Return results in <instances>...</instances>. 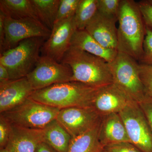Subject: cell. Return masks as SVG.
Here are the masks:
<instances>
[{"mask_svg":"<svg viewBox=\"0 0 152 152\" xmlns=\"http://www.w3.org/2000/svg\"><path fill=\"white\" fill-rule=\"evenodd\" d=\"M80 1L61 0L55 23L75 16Z\"/></svg>","mask_w":152,"mask_h":152,"instance_id":"cell-23","label":"cell"},{"mask_svg":"<svg viewBox=\"0 0 152 152\" xmlns=\"http://www.w3.org/2000/svg\"><path fill=\"white\" fill-rule=\"evenodd\" d=\"M140 77L146 95L152 98V66L139 64Z\"/></svg>","mask_w":152,"mask_h":152,"instance_id":"cell-25","label":"cell"},{"mask_svg":"<svg viewBox=\"0 0 152 152\" xmlns=\"http://www.w3.org/2000/svg\"><path fill=\"white\" fill-rule=\"evenodd\" d=\"M99 138L104 147L122 142H131L119 113L111 114L102 117Z\"/></svg>","mask_w":152,"mask_h":152,"instance_id":"cell-16","label":"cell"},{"mask_svg":"<svg viewBox=\"0 0 152 152\" xmlns=\"http://www.w3.org/2000/svg\"><path fill=\"white\" fill-rule=\"evenodd\" d=\"M118 52L139 61L143 53L146 25L138 2L121 0L118 16Z\"/></svg>","mask_w":152,"mask_h":152,"instance_id":"cell-1","label":"cell"},{"mask_svg":"<svg viewBox=\"0 0 152 152\" xmlns=\"http://www.w3.org/2000/svg\"><path fill=\"white\" fill-rule=\"evenodd\" d=\"M36 152H58L46 143H41L38 145Z\"/></svg>","mask_w":152,"mask_h":152,"instance_id":"cell-33","label":"cell"},{"mask_svg":"<svg viewBox=\"0 0 152 152\" xmlns=\"http://www.w3.org/2000/svg\"><path fill=\"white\" fill-rule=\"evenodd\" d=\"M0 12L12 19L32 18L39 20L31 0H1Z\"/></svg>","mask_w":152,"mask_h":152,"instance_id":"cell-20","label":"cell"},{"mask_svg":"<svg viewBox=\"0 0 152 152\" xmlns=\"http://www.w3.org/2000/svg\"><path fill=\"white\" fill-rule=\"evenodd\" d=\"M39 20L52 31L58 14L61 0H31Z\"/></svg>","mask_w":152,"mask_h":152,"instance_id":"cell-21","label":"cell"},{"mask_svg":"<svg viewBox=\"0 0 152 152\" xmlns=\"http://www.w3.org/2000/svg\"><path fill=\"white\" fill-rule=\"evenodd\" d=\"M45 39L30 38L1 54L0 64L8 72L10 80L25 77L31 72L39 58V53Z\"/></svg>","mask_w":152,"mask_h":152,"instance_id":"cell-4","label":"cell"},{"mask_svg":"<svg viewBox=\"0 0 152 152\" xmlns=\"http://www.w3.org/2000/svg\"><path fill=\"white\" fill-rule=\"evenodd\" d=\"M60 110L29 97L23 103L0 115L11 125L28 129H43L56 118Z\"/></svg>","mask_w":152,"mask_h":152,"instance_id":"cell-5","label":"cell"},{"mask_svg":"<svg viewBox=\"0 0 152 152\" xmlns=\"http://www.w3.org/2000/svg\"><path fill=\"white\" fill-rule=\"evenodd\" d=\"M139 63L152 66V29L147 26L143 47V53Z\"/></svg>","mask_w":152,"mask_h":152,"instance_id":"cell-26","label":"cell"},{"mask_svg":"<svg viewBox=\"0 0 152 152\" xmlns=\"http://www.w3.org/2000/svg\"><path fill=\"white\" fill-rule=\"evenodd\" d=\"M119 114L131 142L142 152H152V131L139 104L133 102Z\"/></svg>","mask_w":152,"mask_h":152,"instance_id":"cell-7","label":"cell"},{"mask_svg":"<svg viewBox=\"0 0 152 152\" xmlns=\"http://www.w3.org/2000/svg\"><path fill=\"white\" fill-rule=\"evenodd\" d=\"M99 88L80 82H65L35 91L30 98L60 109L91 107L93 99Z\"/></svg>","mask_w":152,"mask_h":152,"instance_id":"cell-3","label":"cell"},{"mask_svg":"<svg viewBox=\"0 0 152 152\" xmlns=\"http://www.w3.org/2000/svg\"><path fill=\"white\" fill-rule=\"evenodd\" d=\"M138 103L143 112L152 131V98L146 95L141 102Z\"/></svg>","mask_w":152,"mask_h":152,"instance_id":"cell-30","label":"cell"},{"mask_svg":"<svg viewBox=\"0 0 152 152\" xmlns=\"http://www.w3.org/2000/svg\"><path fill=\"white\" fill-rule=\"evenodd\" d=\"M42 142L43 129L12 125L10 134L5 148L10 152H36L38 145Z\"/></svg>","mask_w":152,"mask_h":152,"instance_id":"cell-15","label":"cell"},{"mask_svg":"<svg viewBox=\"0 0 152 152\" xmlns=\"http://www.w3.org/2000/svg\"><path fill=\"white\" fill-rule=\"evenodd\" d=\"M102 152H107L105 150H104V149L103 150V151H102Z\"/></svg>","mask_w":152,"mask_h":152,"instance_id":"cell-36","label":"cell"},{"mask_svg":"<svg viewBox=\"0 0 152 152\" xmlns=\"http://www.w3.org/2000/svg\"><path fill=\"white\" fill-rule=\"evenodd\" d=\"M71 46L102 58L108 63L115 59L118 53L117 50L104 48L86 30H76L71 40Z\"/></svg>","mask_w":152,"mask_h":152,"instance_id":"cell-17","label":"cell"},{"mask_svg":"<svg viewBox=\"0 0 152 152\" xmlns=\"http://www.w3.org/2000/svg\"><path fill=\"white\" fill-rule=\"evenodd\" d=\"M109 64L113 83L135 102H141L146 95L140 78L138 61L118 52L115 59Z\"/></svg>","mask_w":152,"mask_h":152,"instance_id":"cell-6","label":"cell"},{"mask_svg":"<svg viewBox=\"0 0 152 152\" xmlns=\"http://www.w3.org/2000/svg\"><path fill=\"white\" fill-rule=\"evenodd\" d=\"M12 125L0 115V148H5L10 134Z\"/></svg>","mask_w":152,"mask_h":152,"instance_id":"cell-28","label":"cell"},{"mask_svg":"<svg viewBox=\"0 0 152 152\" xmlns=\"http://www.w3.org/2000/svg\"><path fill=\"white\" fill-rule=\"evenodd\" d=\"M72 71V81L100 88L113 83L109 64L105 60L71 46L61 62Z\"/></svg>","mask_w":152,"mask_h":152,"instance_id":"cell-2","label":"cell"},{"mask_svg":"<svg viewBox=\"0 0 152 152\" xmlns=\"http://www.w3.org/2000/svg\"><path fill=\"white\" fill-rule=\"evenodd\" d=\"M138 3L146 26L152 28V5L146 1Z\"/></svg>","mask_w":152,"mask_h":152,"instance_id":"cell-29","label":"cell"},{"mask_svg":"<svg viewBox=\"0 0 152 152\" xmlns=\"http://www.w3.org/2000/svg\"><path fill=\"white\" fill-rule=\"evenodd\" d=\"M44 142L58 152H67L72 137L56 119L43 129Z\"/></svg>","mask_w":152,"mask_h":152,"instance_id":"cell-18","label":"cell"},{"mask_svg":"<svg viewBox=\"0 0 152 152\" xmlns=\"http://www.w3.org/2000/svg\"><path fill=\"white\" fill-rule=\"evenodd\" d=\"M77 30L75 16L56 23L50 35L41 49L43 56L61 63L71 47L72 38Z\"/></svg>","mask_w":152,"mask_h":152,"instance_id":"cell-11","label":"cell"},{"mask_svg":"<svg viewBox=\"0 0 152 152\" xmlns=\"http://www.w3.org/2000/svg\"><path fill=\"white\" fill-rule=\"evenodd\" d=\"M107 152H142L130 142L110 144L104 147Z\"/></svg>","mask_w":152,"mask_h":152,"instance_id":"cell-27","label":"cell"},{"mask_svg":"<svg viewBox=\"0 0 152 152\" xmlns=\"http://www.w3.org/2000/svg\"><path fill=\"white\" fill-rule=\"evenodd\" d=\"M10 80L8 72L5 67L0 64V83Z\"/></svg>","mask_w":152,"mask_h":152,"instance_id":"cell-32","label":"cell"},{"mask_svg":"<svg viewBox=\"0 0 152 152\" xmlns=\"http://www.w3.org/2000/svg\"><path fill=\"white\" fill-rule=\"evenodd\" d=\"M133 102L135 101L113 83L98 89L91 107L103 117L119 113Z\"/></svg>","mask_w":152,"mask_h":152,"instance_id":"cell-12","label":"cell"},{"mask_svg":"<svg viewBox=\"0 0 152 152\" xmlns=\"http://www.w3.org/2000/svg\"><path fill=\"white\" fill-rule=\"evenodd\" d=\"M98 12V0H80L75 14L77 29H86Z\"/></svg>","mask_w":152,"mask_h":152,"instance_id":"cell-22","label":"cell"},{"mask_svg":"<svg viewBox=\"0 0 152 152\" xmlns=\"http://www.w3.org/2000/svg\"><path fill=\"white\" fill-rule=\"evenodd\" d=\"M0 152H10L7 150H6L5 148L1 149L0 150Z\"/></svg>","mask_w":152,"mask_h":152,"instance_id":"cell-34","label":"cell"},{"mask_svg":"<svg viewBox=\"0 0 152 152\" xmlns=\"http://www.w3.org/2000/svg\"><path fill=\"white\" fill-rule=\"evenodd\" d=\"M102 118L91 107H72L61 109L56 119L73 138L96 126Z\"/></svg>","mask_w":152,"mask_h":152,"instance_id":"cell-10","label":"cell"},{"mask_svg":"<svg viewBox=\"0 0 152 152\" xmlns=\"http://www.w3.org/2000/svg\"><path fill=\"white\" fill-rule=\"evenodd\" d=\"M146 1L148 3L152 5V0H147Z\"/></svg>","mask_w":152,"mask_h":152,"instance_id":"cell-35","label":"cell"},{"mask_svg":"<svg viewBox=\"0 0 152 152\" xmlns=\"http://www.w3.org/2000/svg\"><path fill=\"white\" fill-rule=\"evenodd\" d=\"M4 14L0 12V52L1 54L4 51L5 43V32L4 27Z\"/></svg>","mask_w":152,"mask_h":152,"instance_id":"cell-31","label":"cell"},{"mask_svg":"<svg viewBox=\"0 0 152 152\" xmlns=\"http://www.w3.org/2000/svg\"><path fill=\"white\" fill-rule=\"evenodd\" d=\"M118 21L117 18L105 16L97 12L85 30L104 48L117 50Z\"/></svg>","mask_w":152,"mask_h":152,"instance_id":"cell-14","label":"cell"},{"mask_svg":"<svg viewBox=\"0 0 152 152\" xmlns=\"http://www.w3.org/2000/svg\"><path fill=\"white\" fill-rule=\"evenodd\" d=\"M73 76L72 71L69 66L42 56L26 77L34 90L37 91L56 84L72 81Z\"/></svg>","mask_w":152,"mask_h":152,"instance_id":"cell-8","label":"cell"},{"mask_svg":"<svg viewBox=\"0 0 152 152\" xmlns=\"http://www.w3.org/2000/svg\"><path fill=\"white\" fill-rule=\"evenodd\" d=\"M34 91L26 77L0 83V113L23 103Z\"/></svg>","mask_w":152,"mask_h":152,"instance_id":"cell-13","label":"cell"},{"mask_svg":"<svg viewBox=\"0 0 152 152\" xmlns=\"http://www.w3.org/2000/svg\"><path fill=\"white\" fill-rule=\"evenodd\" d=\"M121 0H98V12L105 16L118 18Z\"/></svg>","mask_w":152,"mask_h":152,"instance_id":"cell-24","label":"cell"},{"mask_svg":"<svg viewBox=\"0 0 152 152\" xmlns=\"http://www.w3.org/2000/svg\"><path fill=\"white\" fill-rule=\"evenodd\" d=\"M100 124L90 130L72 138L67 152L102 151L104 146L99 138Z\"/></svg>","mask_w":152,"mask_h":152,"instance_id":"cell-19","label":"cell"},{"mask_svg":"<svg viewBox=\"0 0 152 152\" xmlns=\"http://www.w3.org/2000/svg\"><path fill=\"white\" fill-rule=\"evenodd\" d=\"M4 23L5 32L4 52L30 38L48 39L51 33V31L39 20L32 18L14 19L4 16Z\"/></svg>","mask_w":152,"mask_h":152,"instance_id":"cell-9","label":"cell"}]
</instances>
